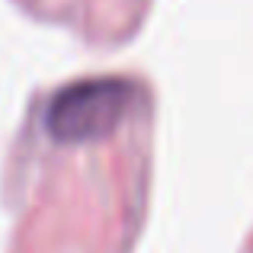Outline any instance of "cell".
Masks as SVG:
<instances>
[{"instance_id":"1","label":"cell","mask_w":253,"mask_h":253,"mask_svg":"<svg viewBox=\"0 0 253 253\" xmlns=\"http://www.w3.org/2000/svg\"><path fill=\"white\" fill-rule=\"evenodd\" d=\"M135 86L116 77L71 84L48 103L45 125L61 141H86L99 138L125 116L131 106Z\"/></svg>"}]
</instances>
